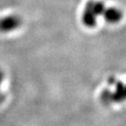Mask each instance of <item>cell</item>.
I'll return each mask as SVG.
<instances>
[{"mask_svg": "<svg viewBox=\"0 0 126 126\" xmlns=\"http://www.w3.org/2000/svg\"><path fill=\"white\" fill-rule=\"evenodd\" d=\"M102 16H103V18H105V20L107 22L115 24L120 21L123 17V13L118 8L105 7Z\"/></svg>", "mask_w": 126, "mask_h": 126, "instance_id": "3957f363", "label": "cell"}, {"mask_svg": "<svg viewBox=\"0 0 126 126\" xmlns=\"http://www.w3.org/2000/svg\"><path fill=\"white\" fill-rule=\"evenodd\" d=\"M21 25V19L18 15H7L0 18V32H10L18 29Z\"/></svg>", "mask_w": 126, "mask_h": 126, "instance_id": "7a4b0ae2", "label": "cell"}, {"mask_svg": "<svg viewBox=\"0 0 126 126\" xmlns=\"http://www.w3.org/2000/svg\"><path fill=\"white\" fill-rule=\"evenodd\" d=\"M105 7L104 4L98 0H90L86 4L83 11L81 20L88 27H93L96 25L99 17L102 16Z\"/></svg>", "mask_w": 126, "mask_h": 126, "instance_id": "6da1fadb", "label": "cell"}]
</instances>
